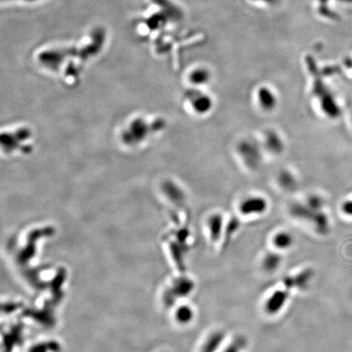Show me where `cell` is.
Listing matches in <instances>:
<instances>
[{"label": "cell", "instance_id": "obj_7", "mask_svg": "<svg viewBox=\"0 0 352 352\" xmlns=\"http://www.w3.org/2000/svg\"><path fill=\"white\" fill-rule=\"evenodd\" d=\"M225 226L224 218L220 213H214L209 216L206 220V228L211 242H218L223 236Z\"/></svg>", "mask_w": 352, "mask_h": 352}, {"label": "cell", "instance_id": "obj_9", "mask_svg": "<svg viewBox=\"0 0 352 352\" xmlns=\"http://www.w3.org/2000/svg\"><path fill=\"white\" fill-rule=\"evenodd\" d=\"M189 82L192 87L201 88L210 83L211 80V74L210 70L206 68H196L190 73L188 78Z\"/></svg>", "mask_w": 352, "mask_h": 352}, {"label": "cell", "instance_id": "obj_13", "mask_svg": "<svg viewBox=\"0 0 352 352\" xmlns=\"http://www.w3.org/2000/svg\"><path fill=\"white\" fill-rule=\"evenodd\" d=\"M246 345V339L242 336H238L237 338H234L232 342L228 343V345L223 349L222 352H242Z\"/></svg>", "mask_w": 352, "mask_h": 352}, {"label": "cell", "instance_id": "obj_5", "mask_svg": "<svg viewBox=\"0 0 352 352\" xmlns=\"http://www.w3.org/2000/svg\"><path fill=\"white\" fill-rule=\"evenodd\" d=\"M290 291L285 290H275L269 295L264 302V310L270 316H275L281 312L290 299Z\"/></svg>", "mask_w": 352, "mask_h": 352}, {"label": "cell", "instance_id": "obj_14", "mask_svg": "<svg viewBox=\"0 0 352 352\" xmlns=\"http://www.w3.org/2000/svg\"><path fill=\"white\" fill-rule=\"evenodd\" d=\"M176 316L180 323L188 324L192 321V319L194 317V312L191 307L184 306L178 310Z\"/></svg>", "mask_w": 352, "mask_h": 352}, {"label": "cell", "instance_id": "obj_15", "mask_svg": "<svg viewBox=\"0 0 352 352\" xmlns=\"http://www.w3.org/2000/svg\"><path fill=\"white\" fill-rule=\"evenodd\" d=\"M342 211L347 216H352V201H346L342 206Z\"/></svg>", "mask_w": 352, "mask_h": 352}, {"label": "cell", "instance_id": "obj_2", "mask_svg": "<svg viewBox=\"0 0 352 352\" xmlns=\"http://www.w3.org/2000/svg\"><path fill=\"white\" fill-rule=\"evenodd\" d=\"M185 100L191 110L199 116L208 114L214 108V100L209 94L201 91V88L192 87L185 94Z\"/></svg>", "mask_w": 352, "mask_h": 352}, {"label": "cell", "instance_id": "obj_3", "mask_svg": "<svg viewBox=\"0 0 352 352\" xmlns=\"http://www.w3.org/2000/svg\"><path fill=\"white\" fill-rule=\"evenodd\" d=\"M268 199L262 195H249L242 199L237 206V210L243 217L262 216L269 210Z\"/></svg>", "mask_w": 352, "mask_h": 352}, {"label": "cell", "instance_id": "obj_8", "mask_svg": "<svg viewBox=\"0 0 352 352\" xmlns=\"http://www.w3.org/2000/svg\"><path fill=\"white\" fill-rule=\"evenodd\" d=\"M226 334L223 331H214L204 341L200 352H218L223 346Z\"/></svg>", "mask_w": 352, "mask_h": 352}, {"label": "cell", "instance_id": "obj_11", "mask_svg": "<svg viewBox=\"0 0 352 352\" xmlns=\"http://www.w3.org/2000/svg\"><path fill=\"white\" fill-rule=\"evenodd\" d=\"M282 256L277 250L269 252L262 259V268L267 272H274L280 269L282 264Z\"/></svg>", "mask_w": 352, "mask_h": 352}, {"label": "cell", "instance_id": "obj_10", "mask_svg": "<svg viewBox=\"0 0 352 352\" xmlns=\"http://www.w3.org/2000/svg\"><path fill=\"white\" fill-rule=\"evenodd\" d=\"M295 238L291 233L286 231H280L275 233L271 238V244L277 251H284L294 245Z\"/></svg>", "mask_w": 352, "mask_h": 352}, {"label": "cell", "instance_id": "obj_6", "mask_svg": "<svg viewBox=\"0 0 352 352\" xmlns=\"http://www.w3.org/2000/svg\"><path fill=\"white\" fill-rule=\"evenodd\" d=\"M313 271L312 269H307L305 270L290 275L283 279V285L287 290H307L310 283L313 277Z\"/></svg>", "mask_w": 352, "mask_h": 352}, {"label": "cell", "instance_id": "obj_4", "mask_svg": "<svg viewBox=\"0 0 352 352\" xmlns=\"http://www.w3.org/2000/svg\"><path fill=\"white\" fill-rule=\"evenodd\" d=\"M257 105L264 112H273L278 106V96L270 86L262 85L259 86L255 93Z\"/></svg>", "mask_w": 352, "mask_h": 352}, {"label": "cell", "instance_id": "obj_12", "mask_svg": "<svg viewBox=\"0 0 352 352\" xmlns=\"http://www.w3.org/2000/svg\"><path fill=\"white\" fill-rule=\"evenodd\" d=\"M264 143L266 149L271 154H280L284 148L282 139L275 132L267 133Z\"/></svg>", "mask_w": 352, "mask_h": 352}, {"label": "cell", "instance_id": "obj_1", "mask_svg": "<svg viewBox=\"0 0 352 352\" xmlns=\"http://www.w3.org/2000/svg\"><path fill=\"white\" fill-rule=\"evenodd\" d=\"M150 121L143 117H137L135 119L130 121L126 127L131 129L136 130L139 132H122L121 138L124 144L135 146L137 144H141L142 142L146 141L149 139L151 133L155 132V129H152Z\"/></svg>", "mask_w": 352, "mask_h": 352}]
</instances>
